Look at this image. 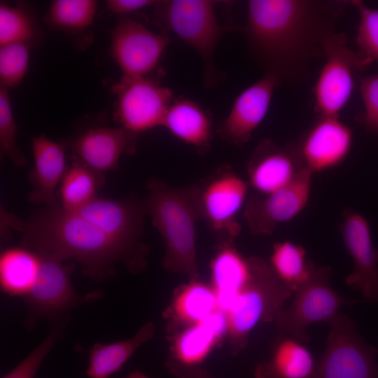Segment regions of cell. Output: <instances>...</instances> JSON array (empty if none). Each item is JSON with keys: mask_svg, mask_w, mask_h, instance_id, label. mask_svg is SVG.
<instances>
[{"mask_svg": "<svg viewBox=\"0 0 378 378\" xmlns=\"http://www.w3.org/2000/svg\"><path fill=\"white\" fill-rule=\"evenodd\" d=\"M349 1L250 0L241 31L248 53L277 87H295L323 57V43L335 31Z\"/></svg>", "mask_w": 378, "mask_h": 378, "instance_id": "cell-1", "label": "cell"}, {"mask_svg": "<svg viewBox=\"0 0 378 378\" xmlns=\"http://www.w3.org/2000/svg\"><path fill=\"white\" fill-rule=\"evenodd\" d=\"M14 230L22 232V246L53 254L63 260L74 259L83 273L97 282L115 274L123 264L132 272L145 267L99 227L55 202L33 211L26 221L17 219Z\"/></svg>", "mask_w": 378, "mask_h": 378, "instance_id": "cell-2", "label": "cell"}, {"mask_svg": "<svg viewBox=\"0 0 378 378\" xmlns=\"http://www.w3.org/2000/svg\"><path fill=\"white\" fill-rule=\"evenodd\" d=\"M146 189L144 200L146 213L165 246L163 267L197 279L196 224L200 219L197 183L176 188L153 177Z\"/></svg>", "mask_w": 378, "mask_h": 378, "instance_id": "cell-3", "label": "cell"}, {"mask_svg": "<svg viewBox=\"0 0 378 378\" xmlns=\"http://www.w3.org/2000/svg\"><path fill=\"white\" fill-rule=\"evenodd\" d=\"M219 1L212 0H163L155 4L153 21L162 32L172 33L193 48L203 62L206 88L216 86L223 74L216 67L214 55L222 36L239 30L234 23L223 24L216 13ZM168 35V34H167Z\"/></svg>", "mask_w": 378, "mask_h": 378, "instance_id": "cell-4", "label": "cell"}, {"mask_svg": "<svg viewBox=\"0 0 378 378\" xmlns=\"http://www.w3.org/2000/svg\"><path fill=\"white\" fill-rule=\"evenodd\" d=\"M249 279L226 313L234 352L243 349L249 332L260 322L274 321L294 291L274 273L270 264L248 257Z\"/></svg>", "mask_w": 378, "mask_h": 378, "instance_id": "cell-5", "label": "cell"}, {"mask_svg": "<svg viewBox=\"0 0 378 378\" xmlns=\"http://www.w3.org/2000/svg\"><path fill=\"white\" fill-rule=\"evenodd\" d=\"M327 323L325 350L308 378H378V351L363 340L356 323L338 313Z\"/></svg>", "mask_w": 378, "mask_h": 378, "instance_id": "cell-6", "label": "cell"}, {"mask_svg": "<svg viewBox=\"0 0 378 378\" xmlns=\"http://www.w3.org/2000/svg\"><path fill=\"white\" fill-rule=\"evenodd\" d=\"M323 57L314 88V109L320 116H339L352 96L357 72L370 64L347 46L344 34L335 30L324 41Z\"/></svg>", "mask_w": 378, "mask_h": 378, "instance_id": "cell-7", "label": "cell"}, {"mask_svg": "<svg viewBox=\"0 0 378 378\" xmlns=\"http://www.w3.org/2000/svg\"><path fill=\"white\" fill-rule=\"evenodd\" d=\"M196 183L200 219L222 244H231L241 232L237 216L247 201L248 181L231 167L221 165Z\"/></svg>", "mask_w": 378, "mask_h": 378, "instance_id": "cell-8", "label": "cell"}, {"mask_svg": "<svg viewBox=\"0 0 378 378\" xmlns=\"http://www.w3.org/2000/svg\"><path fill=\"white\" fill-rule=\"evenodd\" d=\"M291 304L284 309L274 323L280 334L304 344L309 342L307 327L314 323H328L345 304L354 303L341 297L330 284V268H315L309 279L295 290Z\"/></svg>", "mask_w": 378, "mask_h": 378, "instance_id": "cell-9", "label": "cell"}, {"mask_svg": "<svg viewBox=\"0 0 378 378\" xmlns=\"http://www.w3.org/2000/svg\"><path fill=\"white\" fill-rule=\"evenodd\" d=\"M115 96L114 117L120 127L140 135L162 127L174 99L172 90L151 77H122L111 86Z\"/></svg>", "mask_w": 378, "mask_h": 378, "instance_id": "cell-10", "label": "cell"}, {"mask_svg": "<svg viewBox=\"0 0 378 378\" xmlns=\"http://www.w3.org/2000/svg\"><path fill=\"white\" fill-rule=\"evenodd\" d=\"M40 266L36 281L24 298L29 308L27 326L30 328L40 318L60 321L71 309L97 298L98 293L87 296L79 295L71 284L73 265H66L59 257L38 252Z\"/></svg>", "mask_w": 378, "mask_h": 378, "instance_id": "cell-11", "label": "cell"}, {"mask_svg": "<svg viewBox=\"0 0 378 378\" xmlns=\"http://www.w3.org/2000/svg\"><path fill=\"white\" fill-rule=\"evenodd\" d=\"M91 222L146 265L148 249L141 241L146 209L134 197L112 200L96 197L73 211Z\"/></svg>", "mask_w": 378, "mask_h": 378, "instance_id": "cell-12", "label": "cell"}, {"mask_svg": "<svg viewBox=\"0 0 378 378\" xmlns=\"http://www.w3.org/2000/svg\"><path fill=\"white\" fill-rule=\"evenodd\" d=\"M110 52L123 76L151 77L160 68L170 39L131 18L121 19L110 31Z\"/></svg>", "mask_w": 378, "mask_h": 378, "instance_id": "cell-13", "label": "cell"}, {"mask_svg": "<svg viewBox=\"0 0 378 378\" xmlns=\"http://www.w3.org/2000/svg\"><path fill=\"white\" fill-rule=\"evenodd\" d=\"M313 173L302 169L284 188L267 195L247 200L244 217L252 234H271L280 224L297 217L308 205Z\"/></svg>", "mask_w": 378, "mask_h": 378, "instance_id": "cell-14", "label": "cell"}, {"mask_svg": "<svg viewBox=\"0 0 378 378\" xmlns=\"http://www.w3.org/2000/svg\"><path fill=\"white\" fill-rule=\"evenodd\" d=\"M139 136L122 127L93 126L63 144L70 150L72 161L104 176L117 167L122 153H135Z\"/></svg>", "mask_w": 378, "mask_h": 378, "instance_id": "cell-15", "label": "cell"}, {"mask_svg": "<svg viewBox=\"0 0 378 378\" xmlns=\"http://www.w3.org/2000/svg\"><path fill=\"white\" fill-rule=\"evenodd\" d=\"M340 230L354 263L346 279V284L360 290L367 300L378 302V251L368 220L358 212L347 209L342 214Z\"/></svg>", "mask_w": 378, "mask_h": 378, "instance_id": "cell-16", "label": "cell"}, {"mask_svg": "<svg viewBox=\"0 0 378 378\" xmlns=\"http://www.w3.org/2000/svg\"><path fill=\"white\" fill-rule=\"evenodd\" d=\"M297 144L303 167L312 173L333 169L348 157L353 132L339 116H320Z\"/></svg>", "mask_w": 378, "mask_h": 378, "instance_id": "cell-17", "label": "cell"}, {"mask_svg": "<svg viewBox=\"0 0 378 378\" xmlns=\"http://www.w3.org/2000/svg\"><path fill=\"white\" fill-rule=\"evenodd\" d=\"M304 168L296 143L281 146L263 139L247 163L248 183L256 195H267L288 186Z\"/></svg>", "mask_w": 378, "mask_h": 378, "instance_id": "cell-18", "label": "cell"}, {"mask_svg": "<svg viewBox=\"0 0 378 378\" xmlns=\"http://www.w3.org/2000/svg\"><path fill=\"white\" fill-rule=\"evenodd\" d=\"M276 88L277 84L272 78L263 76L244 89L218 125L217 135L234 146H245L266 117Z\"/></svg>", "mask_w": 378, "mask_h": 378, "instance_id": "cell-19", "label": "cell"}, {"mask_svg": "<svg viewBox=\"0 0 378 378\" xmlns=\"http://www.w3.org/2000/svg\"><path fill=\"white\" fill-rule=\"evenodd\" d=\"M34 167L29 178L33 189L29 201L34 204L49 205L56 200V189L66 169L64 144L55 142L44 134L32 136Z\"/></svg>", "mask_w": 378, "mask_h": 378, "instance_id": "cell-20", "label": "cell"}, {"mask_svg": "<svg viewBox=\"0 0 378 378\" xmlns=\"http://www.w3.org/2000/svg\"><path fill=\"white\" fill-rule=\"evenodd\" d=\"M162 127L174 137L204 154L214 138L211 112L193 99L174 97L164 116Z\"/></svg>", "mask_w": 378, "mask_h": 378, "instance_id": "cell-21", "label": "cell"}, {"mask_svg": "<svg viewBox=\"0 0 378 378\" xmlns=\"http://www.w3.org/2000/svg\"><path fill=\"white\" fill-rule=\"evenodd\" d=\"M251 274L249 258L232 244H222L211 264V276L218 309L227 313Z\"/></svg>", "mask_w": 378, "mask_h": 378, "instance_id": "cell-22", "label": "cell"}, {"mask_svg": "<svg viewBox=\"0 0 378 378\" xmlns=\"http://www.w3.org/2000/svg\"><path fill=\"white\" fill-rule=\"evenodd\" d=\"M315 362L305 344L280 334L267 361L259 363L255 378H308Z\"/></svg>", "mask_w": 378, "mask_h": 378, "instance_id": "cell-23", "label": "cell"}, {"mask_svg": "<svg viewBox=\"0 0 378 378\" xmlns=\"http://www.w3.org/2000/svg\"><path fill=\"white\" fill-rule=\"evenodd\" d=\"M155 326L148 321L129 339L109 344L95 343L88 351L89 378H108L120 371L132 354L153 336Z\"/></svg>", "mask_w": 378, "mask_h": 378, "instance_id": "cell-24", "label": "cell"}, {"mask_svg": "<svg viewBox=\"0 0 378 378\" xmlns=\"http://www.w3.org/2000/svg\"><path fill=\"white\" fill-rule=\"evenodd\" d=\"M39 253L25 246L4 250L0 256V286L10 296L24 298L38 275Z\"/></svg>", "mask_w": 378, "mask_h": 378, "instance_id": "cell-25", "label": "cell"}, {"mask_svg": "<svg viewBox=\"0 0 378 378\" xmlns=\"http://www.w3.org/2000/svg\"><path fill=\"white\" fill-rule=\"evenodd\" d=\"M104 183V176L72 161L59 183L56 200L65 210L76 211L94 199Z\"/></svg>", "mask_w": 378, "mask_h": 378, "instance_id": "cell-26", "label": "cell"}, {"mask_svg": "<svg viewBox=\"0 0 378 378\" xmlns=\"http://www.w3.org/2000/svg\"><path fill=\"white\" fill-rule=\"evenodd\" d=\"M270 265L294 293L309 279L316 268L315 265L308 260L304 248L290 241L274 244Z\"/></svg>", "mask_w": 378, "mask_h": 378, "instance_id": "cell-27", "label": "cell"}, {"mask_svg": "<svg viewBox=\"0 0 378 378\" xmlns=\"http://www.w3.org/2000/svg\"><path fill=\"white\" fill-rule=\"evenodd\" d=\"M218 309L216 295L213 287L194 280L178 294L174 311L178 319L197 324Z\"/></svg>", "mask_w": 378, "mask_h": 378, "instance_id": "cell-28", "label": "cell"}, {"mask_svg": "<svg viewBox=\"0 0 378 378\" xmlns=\"http://www.w3.org/2000/svg\"><path fill=\"white\" fill-rule=\"evenodd\" d=\"M39 35L34 15L29 8L22 4L10 6L1 2L0 46L19 43L31 45Z\"/></svg>", "mask_w": 378, "mask_h": 378, "instance_id": "cell-29", "label": "cell"}, {"mask_svg": "<svg viewBox=\"0 0 378 378\" xmlns=\"http://www.w3.org/2000/svg\"><path fill=\"white\" fill-rule=\"evenodd\" d=\"M97 5L94 0H55L49 8L46 21L65 31H83L92 24Z\"/></svg>", "mask_w": 378, "mask_h": 378, "instance_id": "cell-30", "label": "cell"}, {"mask_svg": "<svg viewBox=\"0 0 378 378\" xmlns=\"http://www.w3.org/2000/svg\"><path fill=\"white\" fill-rule=\"evenodd\" d=\"M218 339L202 322L191 325L175 342L174 360L186 366H199Z\"/></svg>", "mask_w": 378, "mask_h": 378, "instance_id": "cell-31", "label": "cell"}, {"mask_svg": "<svg viewBox=\"0 0 378 378\" xmlns=\"http://www.w3.org/2000/svg\"><path fill=\"white\" fill-rule=\"evenodd\" d=\"M349 4L359 15L356 36L358 52L370 64L374 60L378 61V8H370L359 0L350 1Z\"/></svg>", "mask_w": 378, "mask_h": 378, "instance_id": "cell-32", "label": "cell"}, {"mask_svg": "<svg viewBox=\"0 0 378 378\" xmlns=\"http://www.w3.org/2000/svg\"><path fill=\"white\" fill-rule=\"evenodd\" d=\"M17 125L12 111L8 88L0 85V154L19 168L26 165V159L17 145Z\"/></svg>", "mask_w": 378, "mask_h": 378, "instance_id": "cell-33", "label": "cell"}, {"mask_svg": "<svg viewBox=\"0 0 378 378\" xmlns=\"http://www.w3.org/2000/svg\"><path fill=\"white\" fill-rule=\"evenodd\" d=\"M30 46L10 43L0 46V83L6 88L20 84L28 69Z\"/></svg>", "mask_w": 378, "mask_h": 378, "instance_id": "cell-34", "label": "cell"}, {"mask_svg": "<svg viewBox=\"0 0 378 378\" xmlns=\"http://www.w3.org/2000/svg\"><path fill=\"white\" fill-rule=\"evenodd\" d=\"M64 321L57 326L22 361L1 378H34L42 363L61 337Z\"/></svg>", "mask_w": 378, "mask_h": 378, "instance_id": "cell-35", "label": "cell"}, {"mask_svg": "<svg viewBox=\"0 0 378 378\" xmlns=\"http://www.w3.org/2000/svg\"><path fill=\"white\" fill-rule=\"evenodd\" d=\"M364 110L358 120L370 132L378 135V74L360 78Z\"/></svg>", "mask_w": 378, "mask_h": 378, "instance_id": "cell-36", "label": "cell"}, {"mask_svg": "<svg viewBox=\"0 0 378 378\" xmlns=\"http://www.w3.org/2000/svg\"><path fill=\"white\" fill-rule=\"evenodd\" d=\"M158 1L154 0H108L106 10L118 15H127L151 5Z\"/></svg>", "mask_w": 378, "mask_h": 378, "instance_id": "cell-37", "label": "cell"}, {"mask_svg": "<svg viewBox=\"0 0 378 378\" xmlns=\"http://www.w3.org/2000/svg\"><path fill=\"white\" fill-rule=\"evenodd\" d=\"M166 366L170 373L178 378H212L199 366H186L174 360H167Z\"/></svg>", "mask_w": 378, "mask_h": 378, "instance_id": "cell-38", "label": "cell"}, {"mask_svg": "<svg viewBox=\"0 0 378 378\" xmlns=\"http://www.w3.org/2000/svg\"><path fill=\"white\" fill-rule=\"evenodd\" d=\"M126 378H150V377L147 376L146 374H145L144 373L140 371L136 370L129 374Z\"/></svg>", "mask_w": 378, "mask_h": 378, "instance_id": "cell-39", "label": "cell"}]
</instances>
